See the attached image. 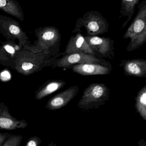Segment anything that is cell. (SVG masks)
I'll list each match as a JSON object with an SVG mask.
<instances>
[{
    "mask_svg": "<svg viewBox=\"0 0 146 146\" xmlns=\"http://www.w3.org/2000/svg\"><path fill=\"white\" fill-rule=\"evenodd\" d=\"M78 87L74 86L67 89L52 99L50 102L52 108L58 109L68 104L78 92Z\"/></svg>",
    "mask_w": 146,
    "mask_h": 146,
    "instance_id": "cell-11",
    "label": "cell"
},
{
    "mask_svg": "<svg viewBox=\"0 0 146 146\" xmlns=\"http://www.w3.org/2000/svg\"><path fill=\"white\" fill-rule=\"evenodd\" d=\"M102 63L100 59L94 55L84 53H75L64 55L59 61L58 64L60 67L67 68L76 64L85 63L102 64Z\"/></svg>",
    "mask_w": 146,
    "mask_h": 146,
    "instance_id": "cell-8",
    "label": "cell"
},
{
    "mask_svg": "<svg viewBox=\"0 0 146 146\" xmlns=\"http://www.w3.org/2000/svg\"><path fill=\"white\" fill-rule=\"evenodd\" d=\"M13 124L11 119L6 118H1L0 119V126L5 129L10 128Z\"/></svg>",
    "mask_w": 146,
    "mask_h": 146,
    "instance_id": "cell-16",
    "label": "cell"
},
{
    "mask_svg": "<svg viewBox=\"0 0 146 146\" xmlns=\"http://www.w3.org/2000/svg\"><path fill=\"white\" fill-rule=\"evenodd\" d=\"M36 145L35 142L33 141H31L28 144V146H36Z\"/></svg>",
    "mask_w": 146,
    "mask_h": 146,
    "instance_id": "cell-20",
    "label": "cell"
},
{
    "mask_svg": "<svg viewBox=\"0 0 146 146\" xmlns=\"http://www.w3.org/2000/svg\"><path fill=\"white\" fill-rule=\"evenodd\" d=\"M73 72L82 76L104 75L109 73L107 67L101 64L85 63L78 64L72 66Z\"/></svg>",
    "mask_w": 146,
    "mask_h": 146,
    "instance_id": "cell-9",
    "label": "cell"
},
{
    "mask_svg": "<svg viewBox=\"0 0 146 146\" xmlns=\"http://www.w3.org/2000/svg\"><path fill=\"white\" fill-rule=\"evenodd\" d=\"M137 111L144 120H146V85L142 88L136 99Z\"/></svg>",
    "mask_w": 146,
    "mask_h": 146,
    "instance_id": "cell-14",
    "label": "cell"
},
{
    "mask_svg": "<svg viewBox=\"0 0 146 146\" xmlns=\"http://www.w3.org/2000/svg\"><path fill=\"white\" fill-rule=\"evenodd\" d=\"M35 35L37 40L35 42V47L44 51H58L59 50L61 35L59 30L54 26L40 27L35 30Z\"/></svg>",
    "mask_w": 146,
    "mask_h": 146,
    "instance_id": "cell-4",
    "label": "cell"
},
{
    "mask_svg": "<svg viewBox=\"0 0 146 146\" xmlns=\"http://www.w3.org/2000/svg\"><path fill=\"white\" fill-rule=\"evenodd\" d=\"M4 48L5 49L6 51L9 53L13 54L15 53V49L12 46L10 45V44L7 43L6 45H5L4 46Z\"/></svg>",
    "mask_w": 146,
    "mask_h": 146,
    "instance_id": "cell-18",
    "label": "cell"
},
{
    "mask_svg": "<svg viewBox=\"0 0 146 146\" xmlns=\"http://www.w3.org/2000/svg\"><path fill=\"white\" fill-rule=\"evenodd\" d=\"M123 66L126 75L138 77L146 76V60H128L124 61Z\"/></svg>",
    "mask_w": 146,
    "mask_h": 146,
    "instance_id": "cell-10",
    "label": "cell"
},
{
    "mask_svg": "<svg viewBox=\"0 0 146 146\" xmlns=\"http://www.w3.org/2000/svg\"><path fill=\"white\" fill-rule=\"evenodd\" d=\"M0 10L20 21L24 20L23 9L16 0H0Z\"/></svg>",
    "mask_w": 146,
    "mask_h": 146,
    "instance_id": "cell-12",
    "label": "cell"
},
{
    "mask_svg": "<svg viewBox=\"0 0 146 146\" xmlns=\"http://www.w3.org/2000/svg\"><path fill=\"white\" fill-rule=\"evenodd\" d=\"M109 93V89L105 84H92L84 91L78 106L84 109L98 108L108 100Z\"/></svg>",
    "mask_w": 146,
    "mask_h": 146,
    "instance_id": "cell-3",
    "label": "cell"
},
{
    "mask_svg": "<svg viewBox=\"0 0 146 146\" xmlns=\"http://www.w3.org/2000/svg\"><path fill=\"white\" fill-rule=\"evenodd\" d=\"M109 24L107 20L98 11L87 12L82 17L78 19L72 32H81L85 30L86 36H93L102 35L108 32Z\"/></svg>",
    "mask_w": 146,
    "mask_h": 146,
    "instance_id": "cell-2",
    "label": "cell"
},
{
    "mask_svg": "<svg viewBox=\"0 0 146 146\" xmlns=\"http://www.w3.org/2000/svg\"><path fill=\"white\" fill-rule=\"evenodd\" d=\"M75 53H84L95 56L96 54L81 32H77L76 35L70 38L66 45L65 51L63 54L65 55Z\"/></svg>",
    "mask_w": 146,
    "mask_h": 146,
    "instance_id": "cell-7",
    "label": "cell"
},
{
    "mask_svg": "<svg viewBox=\"0 0 146 146\" xmlns=\"http://www.w3.org/2000/svg\"><path fill=\"white\" fill-rule=\"evenodd\" d=\"M66 83L62 82H54L48 84L42 92L43 95H46L59 89L65 84Z\"/></svg>",
    "mask_w": 146,
    "mask_h": 146,
    "instance_id": "cell-15",
    "label": "cell"
},
{
    "mask_svg": "<svg viewBox=\"0 0 146 146\" xmlns=\"http://www.w3.org/2000/svg\"><path fill=\"white\" fill-rule=\"evenodd\" d=\"M11 77V74L7 71H3L1 74V78L3 81H8V80H10Z\"/></svg>",
    "mask_w": 146,
    "mask_h": 146,
    "instance_id": "cell-17",
    "label": "cell"
},
{
    "mask_svg": "<svg viewBox=\"0 0 146 146\" xmlns=\"http://www.w3.org/2000/svg\"><path fill=\"white\" fill-rule=\"evenodd\" d=\"M136 16L127 29L123 37L130 39L127 52L134 51L146 42V1L142 0L138 6Z\"/></svg>",
    "mask_w": 146,
    "mask_h": 146,
    "instance_id": "cell-1",
    "label": "cell"
},
{
    "mask_svg": "<svg viewBox=\"0 0 146 146\" xmlns=\"http://www.w3.org/2000/svg\"><path fill=\"white\" fill-rule=\"evenodd\" d=\"M33 67V64H31V63L25 62L22 65V68L25 70H30V69H32Z\"/></svg>",
    "mask_w": 146,
    "mask_h": 146,
    "instance_id": "cell-19",
    "label": "cell"
},
{
    "mask_svg": "<svg viewBox=\"0 0 146 146\" xmlns=\"http://www.w3.org/2000/svg\"><path fill=\"white\" fill-rule=\"evenodd\" d=\"M0 32L8 40H18L20 46L29 40L19 23L11 18L0 14Z\"/></svg>",
    "mask_w": 146,
    "mask_h": 146,
    "instance_id": "cell-5",
    "label": "cell"
},
{
    "mask_svg": "<svg viewBox=\"0 0 146 146\" xmlns=\"http://www.w3.org/2000/svg\"><path fill=\"white\" fill-rule=\"evenodd\" d=\"M84 38L96 53L106 57L113 56L114 40L112 39L98 36H85Z\"/></svg>",
    "mask_w": 146,
    "mask_h": 146,
    "instance_id": "cell-6",
    "label": "cell"
},
{
    "mask_svg": "<svg viewBox=\"0 0 146 146\" xmlns=\"http://www.w3.org/2000/svg\"><path fill=\"white\" fill-rule=\"evenodd\" d=\"M141 0H121L120 13L121 16L127 18L122 25L121 29H123L132 19L135 11L136 5Z\"/></svg>",
    "mask_w": 146,
    "mask_h": 146,
    "instance_id": "cell-13",
    "label": "cell"
}]
</instances>
